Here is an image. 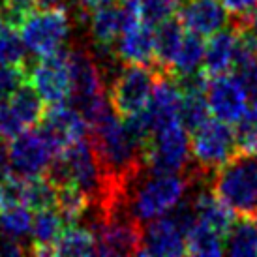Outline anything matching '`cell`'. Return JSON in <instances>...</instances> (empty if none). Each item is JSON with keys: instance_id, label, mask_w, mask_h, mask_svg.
Wrapping results in <instances>:
<instances>
[{"instance_id": "6da1fadb", "label": "cell", "mask_w": 257, "mask_h": 257, "mask_svg": "<svg viewBox=\"0 0 257 257\" xmlns=\"http://www.w3.org/2000/svg\"><path fill=\"white\" fill-rule=\"evenodd\" d=\"M193 179L182 173H152L141 179V173L126 190V208L139 223H147L169 214L186 197Z\"/></svg>"}, {"instance_id": "7a4b0ae2", "label": "cell", "mask_w": 257, "mask_h": 257, "mask_svg": "<svg viewBox=\"0 0 257 257\" xmlns=\"http://www.w3.org/2000/svg\"><path fill=\"white\" fill-rule=\"evenodd\" d=\"M212 192L235 216H257V154L236 152L214 171Z\"/></svg>"}, {"instance_id": "3957f363", "label": "cell", "mask_w": 257, "mask_h": 257, "mask_svg": "<svg viewBox=\"0 0 257 257\" xmlns=\"http://www.w3.org/2000/svg\"><path fill=\"white\" fill-rule=\"evenodd\" d=\"M68 68H70V98L68 101L88 122V128L109 105L103 72L100 62L92 57L86 47L68 49Z\"/></svg>"}, {"instance_id": "277c9868", "label": "cell", "mask_w": 257, "mask_h": 257, "mask_svg": "<svg viewBox=\"0 0 257 257\" xmlns=\"http://www.w3.org/2000/svg\"><path fill=\"white\" fill-rule=\"evenodd\" d=\"M47 175L57 186H75L88 193L92 205H96L105 193L103 173L98 164L92 143L86 137L57 152L49 165Z\"/></svg>"}, {"instance_id": "5b68a950", "label": "cell", "mask_w": 257, "mask_h": 257, "mask_svg": "<svg viewBox=\"0 0 257 257\" xmlns=\"http://www.w3.org/2000/svg\"><path fill=\"white\" fill-rule=\"evenodd\" d=\"M72 32V17L64 6L38 8L21 25V38L29 53L42 58L62 49Z\"/></svg>"}, {"instance_id": "8992f818", "label": "cell", "mask_w": 257, "mask_h": 257, "mask_svg": "<svg viewBox=\"0 0 257 257\" xmlns=\"http://www.w3.org/2000/svg\"><path fill=\"white\" fill-rule=\"evenodd\" d=\"M190 134V154L201 173L216 171L238 152L235 126L214 116H208Z\"/></svg>"}, {"instance_id": "52a82bcc", "label": "cell", "mask_w": 257, "mask_h": 257, "mask_svg": "<svg viewBox=\"0 0 257 257\" xmlns=\"http://www.w3.org/2000/svg\"><path fill=\"white\" fill-rule=\"evenodd\" d=\"M158 75L160 72L152 66L124 64L109 86L107 100L111 109L120 118L143 111L154 90Z\"/></svg>"}, {"instance_id": "ba28073f", "label": "cell", "mask_w": 257, "mask_h": 257, "mask_svg": "<svg viewBox=\"0 0 257 257\" xmlns=\"http://www.w3.org/2000/svg\"><path fill=\"white\" fill-rule=\"evenodd\" d=\"M145 169L152 173H182L192 160L190 137L182 122L154 130L145 147Z\"/></svg>"}, {"instance_id": "9c48e42d", "label": "cell", "mask_w": 257, "mask_h": 257, "mask_svg": "<svg viewBox=\"0 0 257 257\" xmlns=\"http://www.w3.org/2000/svg\"><path fill=\"white\" fill-rule=\"evenodd\" d=\"M53 158H55V150L51 149V145L38 128L25 130L19 136L8 141L10 169L19 177L32 179V177L47 175Z\"/></svg>"}, {"instance_id": "30bf717a", "label": "cell", "mask_w": 257, "mask_h": 257, "mask_svg": "<svg viewBox=\"0 0 257 257\" xmlns=\"http://www.w3.org/2000/svg\"><path fill=\"white\" fill-rule=\"evenodd\" d=\"M205 96L210 114L231 126H235L242 118L250 105L242 83L233 72L208 77L205 85Z\"/></svg>"}, {"instance_id": "8fae6325", "label": "cell", "mask_w": 257, "mask_h": 257, "mask_svg": "<svg viewBox=\"0 0 257 257\" xmlns=\"http://www.w3.org/2000/svg\"><path fill=\"white\" fill-rule=\"evenodd\" d=\"M38 126H40L38 130L42 132V136L51 145V149L55 150V154L79 139L86 137L88 130H90L85 116L79 113L70 101L51 103L49 107H45Z\"/></svg>"}, {"instance_id": "7c38bea8", "label": "cell", "mask_w": 257, "mask_h": 257, "mask_svg": "<svg viewBox=\"0 0 257 257\" xmlns=\"http://www.w3.org/2000/svg\"><path fill=\"white\" fill-rule=\"evenodd\" d=\"M113 55L124 64L154 66V27L145 23L134 8L126 12V23L113 43Z\"/></svg>"}, {"instance_id": "4fadbf2b", "label": "cell", "mask_w": 257, "mask_h": 257, "mask_svg": "<svg viewBox=\"0 0 257 257\" xmlns=\"http://www.w3.org/2000/svg\"><path fill=\"white\" fill-rule=\"evenodd\" d=\"M137 255H186V227L175 212L141 223Z\"/></svg>"}, {"instance_id": "5bb4252c", "label": "cell", "mask_w": 257, "mask_h": 257, "mask_svg": "<svg viewBox=\"0 0 257 257\" xmlns=\"http://www.w3.org/2000/svg\"><path fill=\"white\" fill-rule=\"evenodd\" d=\"M30 85L36 88L45 103H60L70 98V68H68V49H58L53 55L42 57L29 70Z\"/></svg>"}, {"instance_id": "9a60e30c", "label": "cell", "mask_w": 257, "mask_h": 257, "mask_svg": "<svg viewBox=\"0 0 257 257\" xmlns=\"http://www.w3.org/2000/svg\"><path fill=\"white\" fill-rule=\"evenodd\" d=\"M179 21L184 30L208 38L229 21V12L218 0H188L179 8Z\"/></svg>"}, {"instance_id": "2e32d148", "label": "cell", "mask_w": 257, "mask_h": 257, "mask_svg": "<svg viewBox=\"0 0 257 257\" xmlns=\"http://www.w3.org/2000/svg\"><path fill=\"white\" fill-rule=\"evenodd\" d=\"M238 23L235 27H223L221 30L208 36L205 42V57H203V75L214 77L221 73L233 72L236 55V43H238Z\"/></svg>"}, {"instance_id": "e0dca14e", "label": "cell", "mask_w": 257, "mask_h": 257, "mask_svg": "<svg viewBox=\"0 0 257 257\" xmlns=\"http://www.w3.org/2000/svg\"><path fill=\"white\" fill-rule=\"evenodd\" d=\"M86 17H88V34L92 45L103 55H113V43L116 42L126 23V12L122 2L118 0L116 4L98 8Z\"/></svg>"}, {"instance_id": "ac0fdd59", "label": "cell", "mask_w": 257, "mask_h": 257, "mask_svg": "<svg viewBox=\"0 0 257 257\" xmlns=\"http://www.w3.org/2000/svg\"><path fill=\"white\" fill-rule=\"evenodd\" d=\"M64 220L55 207L36 210L30 227L29 250L32 255H53V244L64 229Z\"/></svg>"}, {"instance_id": "d6986e66", "label": "cell", "mask_w": 257, "mask_h": 257, "mask_svg": "<svg viewBox=\"0 0 257 257\" xmlns=\"http://www.w3.org/2000/svg\"><path fill=\"white\" fill-rule=\"evenodd\" d=\"M190 203H192L195 221L205 223L208 227L216 229V231L221 233L223 236H225V233H227L229 227H231V223H233L236 218V216L221 203L220 197L212 192V188L199 190V192L190 199Z\"/></svg>"}, {"instance_id": "ffe728a7", "label": "cell", "mask_w": 257, "mask_h": 257, "mask_svg": "<svg viewBox=\"0 0 257 257\" xmlns=\"http://www.w3.org/2000/svg\"><path fill=\"white\" fill-rule=\"evenodd\" d=\"M184 32V27L175 17H169L154 27V68L160 73L169 75Z\"/></svg>"}, {"instance_id": "44dd1931", "label": "cell", "mask_w": 257, "mask_h": 257, "mask_svg": "<svg viewBox=\"0 0 257 257\" xmlns=\"http://www.w3.org/2000/svg\"><path fill=\"white\" fill-rule=\"evenodd\" d=\"M6 101L10 111L14 113V116L25 130L34 128L40 124L43 111H45V101L40 98L36 88L30 85V81H25L19 88H15Z\"/></svg>"}, {"instance_id": "7402d4cb", "label": "cell", "mask_w": 257, "mask_h": 257, "mask_svg": "<svg viewBox=\"0 0 257 257\" xmlns=\"http://www.w3.org/2000/svg\"><path fill=\"white\" fill-rule=\"evenodd\" d=\"M96 233L90 225L66 223L53 244V255H96Z\"/></svg>"}, {"instance_id": "603a6c76", "label": "cell", "mask_w": 257, "mask_h": 257, "mask_svg": "<svg viewBox=\"0 0 257 257\" xmlns=\"http://www.w3.org/2000/svg\"><path fill=\"white\" fill-rule=\"evenodd\" d=\"M203 57H205V38L197 36L193 32L186 30L179 51L173 58L169 75L175 79L190 77L195 73H203Z\"/></svg>"}, {"instance_id": "cb8c5ba5", "label": "cell", "mask_w": 257, "mask_h": 257, "mask_svg": "<svg viewBox=\"0 0 257 257\" xmlns=\"http://www.w3.org/2000/svg\"><path fill=\"white\" fill-rule=\"evenodd\" d=\"M223 248L227 255H257V221L246 216H238V220L235 218L225 233Z\"/></svg>"}, {"instance_id": "d4e9b609", "label": "cell", "mask_w": 257, "mask_h": 257, "mask_svg": "<svg viewBox=\"0 0 257 257\" xmlns=\"http://www.w3.org/2000/svg\"><path fill=\"white\" fill-rule=\"evenodd\" d=\"M223 238L225 236L218 233L216 229L208 227L205 223L193 221L190 229L186 231V253L188 255H223Z\"/></svg>"}, {"instance_id": "484cf974", "label": "cell", "mask_w": 257, "mask_h": 257, "mask_svg": "<svg viewBox=\"0 0 257 257\" xmlns=\"http://www.w3.org/2000/svg\"><path fill=\"white\" fill-rule=\"evenodd\" d=\"M90 207H92V199L83 190L68 184H62L57 188L55 208L58 210V214L62 216L64 223H79L88 214Z\"/></svg>"}, {"instance_id": "4316f807", "label": "cell", "mask_w": 257, "mask_h": 257, "mask_svg": "<svg viewBox=\"0 0 257 257\" xmlns=\"http://www.w3.org/2000/svg\"><path fill=\"white\" fill-rule=\"evenodd\" d=\"M27 53L17 29L0 19V64L27 66Z\"/></svg>"}, {"instance_id": "83f0119b", "label": "cell", "mask_w": 257, "mask_h": 257, "mask_svg": "<svg viewBox=\"0 0 257 257\" xmlns=\"http://www.w3.org/2000/svg\"><path fill=\"white\" fill-rule=\"evenodd\" d=\"M57 188L58 186L49 179V175H40L27 179V192H25V205L36 212L42 208L55 207L57 201Z\"/></svg>"}, {"instance_id": "f1b7e54d", "label": "cell", "mask_w": 257, "mask_h": 257, "mask_svg": "<svg viewBox=\"0 0 257 257\" xmlns=\"http://www.w3.org/2000/svg\"><path fill=\"white\" fill-rule=\"evenodd\" d=\"M32 210L29 207H15L6 212H0V233L14 238H27L32 227Z\"/></svg>"}, {"instance_id": "f546056e", "label": "cell", "mask_w": 257, "mask_h": 257, "mask_svg": "<svg viewBox=\"0 0 257 257\" xmlns=\"http://www.w3.org/2000/svg\"><path fill=\"white\" fill-rule=\"evenodd\" d=\"M25 192H27V179L15 173H8L0 179V212H6L15 207L25 205Z\"/></svg>"}, {"instance_id": "4dcf8cb0", "label": "cell", "mask_w": 257, "mask_h": 257, "mask_svg": "<svg viewBox=\"0 0 257 257\" xmlns=\"http://www.w3.org/2000/svg\"><path fill=\"white\" fill-rule=\"evenodd\" d=\"M184 0H137L139 14L145 23L156 27L158 23L175 17Z\"/></svg>"}, {"instance_id": "1f68e13d", "label": "cell", "mask_w": 257, "mask_h": 257, "mask_svg": "<svg viewBox=\"0 0 257 257\" xmlns=\"http://www.w3.org/2000/svg\"><path fill=\"white\" fill-rule=\"evenodd\" d=\"M36 0H0V19L21 29V25L38 10Z\"/></svg>"}, {"instance_id": "d6a6232c", "label": "cell", "mask_w": 257, "mask_h": 257, "mask_svg": "<svg viewBox=\"0 0 257 257\" xmlns=\"http://www.w3.org/2000/svg\"><path fill=\"white\" fill-rule=\"evenodd\" d=\"M29 81L27 66H8L0 64V100H8L15 88Z\"/></svg>"}, {"instance_id": "836d02e7", "label": "cell", "mask_w": 257, "mask_h": 257, "mask_svg": "<svg viewBox=\"0 0 257 257\" xmlns=\"http://www.w3.org/2000/svg\"><path fill=\"white\" fill-rule=\"evenodd\" d=\"M233 73L238 77L248 94V101H250L248 107H257V58H250L236 64L233 68Z\"/></svg>"}, {"instance_id": "e575fe53", "label": "cell", "mask_w": 257, "mask_h": 257, "mask_svg": "<svg viewBox=\"0 0 257 257\" xmlns=\"http://www.w3.org/2000/svg\"><path fill=\"white\" fill-rule=\"evenodd\" d=\"M221 4H223V8L231 15H236V17H242L244 19L253 10L257 0H221Z\"/></svg>"}, {"instance_id": "d590c367", "label": "cell", "mask_w": 257, "mask_h": 257, "mask_svg": "<svg viewBox=\"0 0 257 257\" xmlns=\"http://www.w3.org/2000/svg\"><path fill=\"white\" fill-rule=\"evenodd\" d=\"M116 2H118V0H75L79 12L83 15H88L90 12L98 10V8L109 6V4H116Z\"/></svg>"}, {"instance_id": "8d00e7d4", "label": "cell", "mask_w": 257, "mask_h": 257, "mask_svg": "<svg viewBox=\"0 0 257 257\" xmlns=\"http://www.w3.org/2000/svg\"><path fill=\"white\" fill-rule=\"evenodd\" d=\"M244 27L248 29V32L253 38V43H255V55H257V4L253 6L250 14L244 17Z\"/></svg>"}, {"instance_id": "74e56055", "label": "cell", "mask_w": 257, "mask_h": 257, "mask_svg": "<svg viewBox=\"0 0 257 257\" xmlns=\"http://www.w3.org/2000/svg\"><path fill=\"white\" fill-rule=\"evenodd\" d=\"M8 173H12V169H10V160H8V145L4 139H0V179L6 177Z\"/></svg>"}, {"instance_id": "f35d334b", "label": "cell", "mask_w": 257, "mask_h": 257, "mask_svg": "<svg viewBox=\"0 0 257 257\" xmlns=\"http://www.w3.org/2000/svg\"><path fill=\"white\" fill-rule=\"evenodd\" d=\"M40 8H53V6H64V0H36Z\"/></svg>"}, {"instance_id": "ab89813d", "label": "cell", "mask_w": 257, "mask_h": 257, "mask_svg": "<svg viewBox=\"0 0 257 257\" xmlns=\"http://www.w3.org/2000/svg\"><path fill=\"white\" fill-rule=\"evenodd\" d=\"M255 218H257V216H255ZM255 221H257V220H255Z\"/></svg>"}]
</instances>
